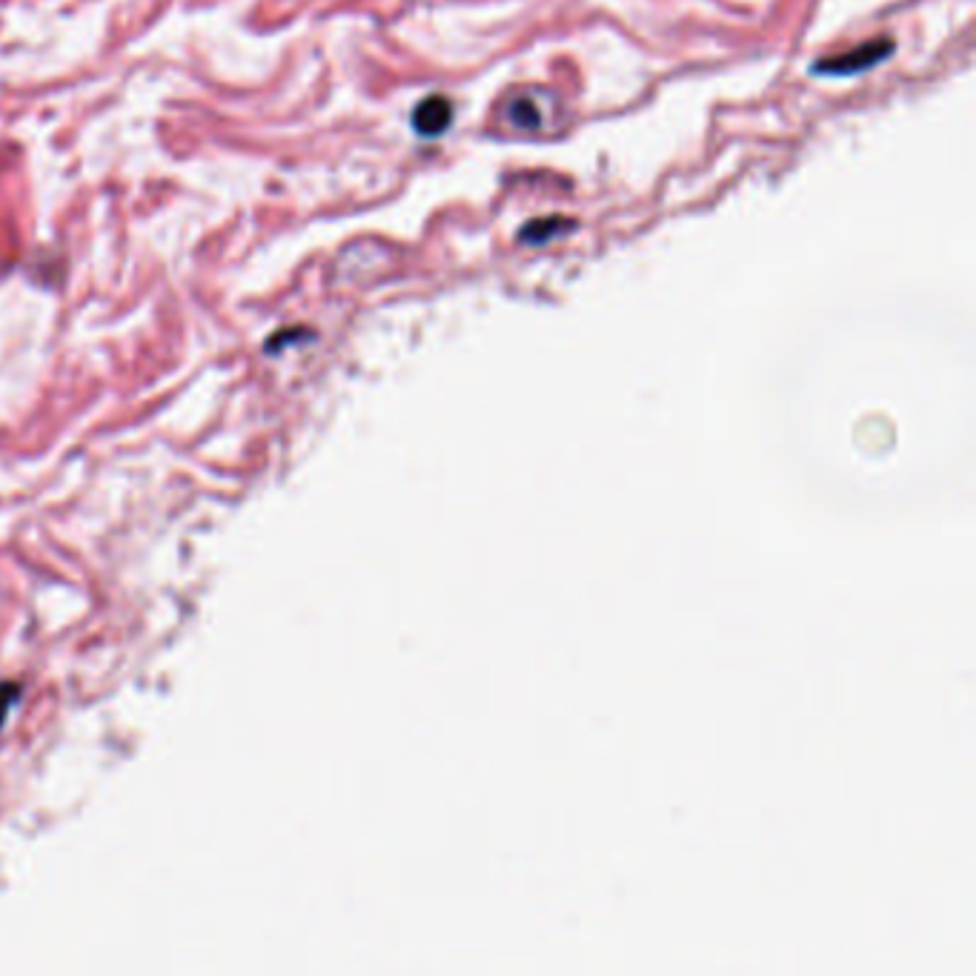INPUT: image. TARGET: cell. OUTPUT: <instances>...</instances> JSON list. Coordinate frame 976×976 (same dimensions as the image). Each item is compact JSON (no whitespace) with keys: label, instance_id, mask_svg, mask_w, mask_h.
<instances>
[{"label":"cell","instance_id":"obj_1","mask_svg":"<svg viewBox=\"0 0 976 976\" xmlns=\"http://www.w3.org/2000/svg\"><path fill=\"white\" fill-rule=\"evenodd\" d=\"M891 52H894V40L891 37H876V40L862 43V47H854L851 52H844V55L816 60L811 69H813V75H856V72H865V69L876 67V63H882Z\"/></svg>","mask_w":976,"mask_h":976},{"label":"cell","instance_id":"obj_2","mask_svg":"<svg viewBox=\"0 0 976 976\" xmlns=\"http://www.w3.org/2000/svg\"><path fill=\"white\" fill-rule=\"evenodd\" d=\"M450 121H452V103L444 95L424 98L413 112V126L424 138H439L441 133H447Z\"/></svg>","mask_w":976,"mask_h":976},{"label":"cell","instance_id":"obj_3","mask_svg":"<svg viewBox=\"0 0 976 976\" xmlns=\"http://www.w3.org/2000/svg\"><path fill=\"white\" fill-rule=\"evenodd\" d=\"M507 121L518 129H538L541 126V112L538 106L530 98H513L510 110H507Z\"/></svg>","mask_w":976,"mask_h":976},{"label":"cell","instance_id":"obj_4","mask_svg":"<svg viewBox=\"0 0 976 976\" xmlns=\"http://www.w3.org/2000/svg\"><path fill=\"white\" fill-rule=\"evenodd\" d=\"M570 224L561 221V218H547V221H530L525 229H522V241L525 244H545L550 241L553 235H558L561 229H568Z\"/></svg>","mask_w":976,"mask_h":976},{"label":"cell","instance_id":"obj_5","mask_svg":"<svg viewBox=\"0 0 976 976\" xmlns=\"http://www.w3.org/2000/svg\"><path fill=\"white\" fill-rule=\"evenodd\" d=\"M17 690H20L17 684H0V725H4L9 707L17 702Z\"/></svg>","mask_w":976,"mask_h":976}]
</instances>
